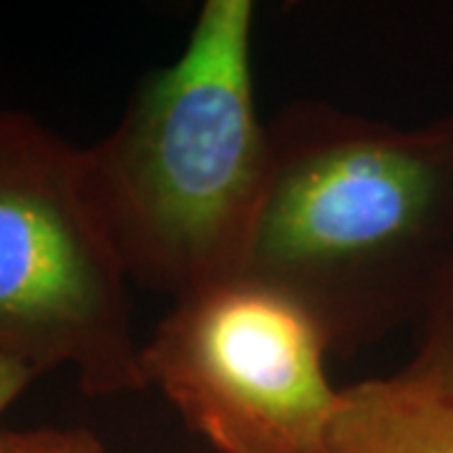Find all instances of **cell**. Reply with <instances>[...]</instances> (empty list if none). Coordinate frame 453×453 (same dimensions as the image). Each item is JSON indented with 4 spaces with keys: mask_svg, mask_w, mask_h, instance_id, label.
Listing matches in <instances>:
<instances>
[{
    "mask_svg": "<svg viewBox=\"0 0 453 453\" xmlns=\"http://www.w3.org/2000/svg\"><path fill=\"white\" fill-rule=\"evenodd\" d=\"M35 378H41V375L33 371L31 365L8 356H0V418L26 390L31 388Z\"/></svg>",
    "mask_w": 453,
    "mask_h": 453,
    "instance_id": "cell-8",
    "label": "cell"
},
{
    "mask_svg": "<svg viewBox=\"0 0 453 453\" xmlns=\"http://www.w3.org/2000/svg\"><path fill=\"white\" fill-rule=\"evenodd\" d=\"M0 356L71 368L86 395L149 390L129 277L86 184L83 149L0 109Z\"/></svg>",
    "mask_w": 453,
    "mask_h": 453,
    "instance_id": "cell-3",
    "label": "cell"
},
{
    "mask_svg": "<svg viewBox=\"0 0 453 453\" xmlns=\"http://www.w3.org/2000/svg\"><path fill=\"white\" fill-rule=\"evenodd\" d=\"M267 131L244 275L295 300L330 350L418 327L453 265V113L395 127L300 98Z\"/></svg>",
    "mask_w": 453,
    "mask_h": 453,
    "instance_id": "cell-1",
    "label": "cell"
},
{
    "mask_svg": "<svg viewBox=\"0 0 453 453\" xmlns=\"http://www.w3.org/2000/svg\"><path fill=\"white\" fill-rule=\"evenodd\" d=\"M252 0H207L172 64L83 149L86 184L129 282L179 300L244 273L270 174L252 81Z\"/></svg>",
    "mask_w": 453,
    "mask_h": 453,
    "instance_id": "cell-2",
    "label": "cell"
},
{
    "mask_svg": "<svg viewBox=\"0 0 453 453\" xmlns=\"http://www.w3.org/2000/svg\"><path fill=\"white\" fill-rule=\"evenodd\" d=\"M327 353L305 310L242 273L174 300L142 368L219 453H327L340 401Z\"/></svg>",
    "mask_w": 453,
    "mask_h": 453,
    "instance_id": "cell-4",
    "label": "cell"
},
{
    "mask_svg": "<svg viewBox=\"0 0 453 453\" xmlns=\"http://www.w3.org/2000/svg\"><path fill=\"white\" fill-rule=\"evenodd\" d=\"M416 330V356L403 371L453 395V265Z\"/></svg>",
    "mask_w": 453,
    "mask_h": 453,
    "instance_id": "cell-6",
    "label": "cell"
},
{
    "mask_svg": "<svg viewBox=\"0 0 453 453\" xmlns=\"http://www.w3.org/2000/svg\"><path fill=\"white\" fill-rule=\"evenodd\" d=\"M0 453H106L86 428H0Z\"/></svg>",
    "mask_w": 453,
    "mask_h": 453,
    "instance_id": "cell-7",
    "label": "cell"
},
{
    "mask_svg": "<svg viewBox=\"0 0 453 453\" xmlns=\"http://www.w3.org/2000/svg\"><path fill=\"white\" fill-rule=\"evenodd\" d=\"M327 453H453V395L405 371L340 388Z\"/></svg>",
    "mask_w": 453,
    "mask_h": 453,
    "instance_id": "cell-5",
    "label": "cell"
}]
</instances>
